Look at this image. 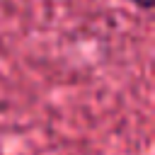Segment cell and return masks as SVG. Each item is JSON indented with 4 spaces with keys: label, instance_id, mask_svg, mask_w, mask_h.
<instances>
[{
    "label": "cell",
    "instance_id": "6da1fadb",
    "mask_svg": "<svg viewBox=\"0 0 155 155\" xmlns=\"http://www.w3.org/2000/svg\"><path fill=\"white\" fill-rule=\"evenodd\" d=\"M131 2L140 10H153V5H155V0H131Z\"/></svg>",
    "mask_w": 155,
    "mask_h": 155
}]
</instances>
